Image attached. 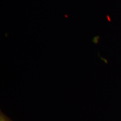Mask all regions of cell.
Here are the masks:
<instances>
[{
    "label": "cell",
    "mask_w": 121,
    "mask_h": 121,
    "mask_svg": "<svg viewBox=\"0 0 121 121\" xmlns=\"http://www.w3.org/2000/svg\"><path fill=\"white\" fill-rule=\"evenodd\" d=\"M0 121H9L8 119L6 118V117H4V115H3L2 114H1V119H0Z\"/></svg>",
    "instance_id": "6da1fadb"
},
{
    "label": "cell",
    "mask_w": 121,
    "mask_h": 121,
    "mask_svg": "<svg viewBox=\"0 0 121 121\" xmlns=\"http://www.w3.org/2000/svg\"><path fill=\"white\" fill-rule=\"evenodd\" d=\"M98 39H99V36H95V37H94V39H93V41H94L95 44H97L98 43Z\"/></svg>",
    "instance_id": "7a4b0ae2"
}]
</instances>
